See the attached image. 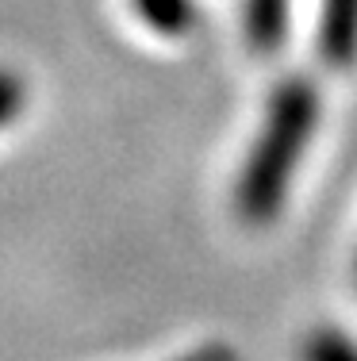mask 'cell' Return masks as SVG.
Here are the masks:
<instances>
[{
  "mask_svg": "<svg viewBox=\"0 0 357 361\" xmlns=\"http://www.w3.org/2000/svg\"><path fill=\"white\" fill-rule=\"evenodd\" d=\"M134 12L154 35H165V39L184 35L196 20L192 0H134Z\"/></svg>",
  "mask_w": 357,
  "mask_h": 361,
  "instance_id": "cell-4",
  "label": "cell"
},
{
  "mask_svg": "<svg viewBox=\"0 0 357 361\" xmlns=\"http://www.w3.org/2000/svg\"><path fill=\"white\" fill-rule=\"evenodd\" d=\"M23 100H27V85L15 70H0V127L15 123V116L23 111Z\"/></svg>",
  "mask_w": 357,
  "mask_h": 361,
  "instance_id": "cell-6",
  "label": "cell"
},
{
  "mask_svg": "<svg viewBox=\"0 0 357 361\" xmlns=\"http://www.w3.org/2000/svg\"><path fill=\"white\" fill-rule=\"evenodd\" d=\"M319 50L338 70L357 62V0H322Z\"/></svg>",
  "mask_w": 357,
  "mask_h": 361,
  "instance_id": "cell-2",
  "label": "cell"
},
{
  "mask_svg": "<svg viewBox=\"0 0 357 361\" xmlns=\"http://www.w3.org/2000/svg\"><path fill=\"white\" fill-rule=\"evenodd\" d=\"M303 361H357V342L346 338L342 331H315L303 342Z\"/></svg>",
  "mask_w": 357,
  "mask_h": 361,
  "instance_id": "cell-5",
  "label": "cell"
},
{
  "mask_svg": "<svg viewBox=\"0 0 357 361\" xmlns=\"http://www.w3.org/2000/svg\"><path fill=\"white\" fill-rule=\"evenodd\" d=\"M177 361H238V354L231 346H200V350H192V354H184V357H177Z\"/></svg>",
  "mask_w": 357,
  "mask_h": 361,
  "instance_id": "cell-7",
  "label": "cell"
},
{
  "mask_svg": "<svg viewBox=\"0 0 357 361\" xmlns=\"http://www.w3.org/2000/svg\"><path fill=\"white\" fill-rule=\"evenodd\" d=\"M319 127V92L303 77H292L273 92L258 139L242 161L234 204L246 223H269L280 216L292 177Z\"/></svg>",
  "mask_w": 357,
  "mask_h": 361,
  "instance_id": "cell-1",
  "label": "cell"
},
{
  "mask_svg": "<svg viewBox=\"0 0 357 361\" xmlns=\"http://www.w3.org/2000/svg\"><path fill=\"white\" fill-rule=\"evenodd\" d=\"M242 23H246V42H250L258 54H277L288 39L292 0H246Z\"/></svg>",
  "mask_w": 357,
  "mask_h": 361,
  "instance_id": "cell-3",
  "label": "cell"
}]
</instances>
